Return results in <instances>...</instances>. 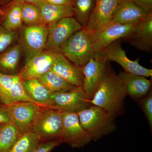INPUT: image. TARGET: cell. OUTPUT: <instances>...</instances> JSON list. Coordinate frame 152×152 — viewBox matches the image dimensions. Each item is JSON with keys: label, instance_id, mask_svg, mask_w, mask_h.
I'll return each instance as SVG.
<instances>
[{"label": "cell", "instance_id": "6da1fadb", "mask_svg": "<svg viewBox=\"0 0 152 152\" xmlns=\"http://www.w3.org/2000/svg\"><path fill=\"white\" fill-rule=\"evenodd\" d=\"M126 96L122 81L108 65L100 84L88 102L91 105L104 109L115 118L121 112Z\"/></svg>", "mask_w": 152, "mask_h": 152}, {"label": "cell", "instance_id": "7a4b0ae2", "mask_svg": "<svg viewBox=\"0 0 152 152\" xmlns=\"http://www.w3.org/2000/svg\"><path fill=\"white\" fill-rule=\"evenodd\" d=\"M97 53L94 33L83 28L71 36L61 53L76 65L83 66Z\"/></svg>", "mask_w": 152, "mask_h": 152}, {"label": "cell", "instance_id": "3957f363", "mask_svg": "<svg viewBox=\"0 0 152 152\" xmlns=\"http://www.w3.org/2000/svg\"><path fill=\"white\" fill-rule=\"evenodd\" d=\"M77 114L82 126L94 141L116 129L114 117L100 107L92 105Z\"/></svg>", "mask_w": 152, "mask_h": 152}, {"label": "cell", "instance_id": "277c9868", "mask_svg": "<svg viewBox=\"0 0 152 152\" xmlns=\"http://www.w3.org/2000/svg\"><path fill=\"white\" fill-rule=\"evenodd\" d=\"M62 125V112L42 107L31 130L39 137L42 142L59 140Z\"/></svg>", "mask_w": 152, "mask_h": 152}, {"label": "cell", "instance_id": "5b68a950", "mask_svg": "<svg viewBox=\"0 0 152 152\" xmlns=\"http://www.w3.org/2000/svg\"><path fill=\"white\" fill-rule=\"evenodd\" d=\"M48 27V40L45 50L56 53H61L62 48L70 37L83 28L74 17L61 19Z\"/></svg>", "mask_w": 152, "mask_h": 152}, {"label": "cell", "instance_id": "8992f818", "mask_svg": "<svg viewBox=\"0 0 152 152\" xmlns=\"http://www.w3.org/2000/svg\"><path fill=\"white\" fill-rule=\"evenodd\" d=\"M19 43L28 59L45 49L48 37V27L41 24L23 25L19 29Z\"/></svg>", "mask_w": 152, "mask_h": 152}, {"label": "cell", "instance_id": "52a82bcc", "mask_svg": "<svg viewBox=\"0 0 152 152\" xmlns=\"http://www.w3.org/2000/svg\"><path fill=\"white\" fill-rule=\"evenodd\" d=\"M107 59L101 52H97L83 66L84 75L82 88L90 100L103 79L108 66Z\"/></svg>", "mask_w": 152, "mask_h": 152}, {"label": "cell", "instance_id": "ba28073f", "mask_svg": "<svg viewBox=\"0 0 152 152\" xmlns=\"http://www.w3.org/2000/svg\"><path fill=\"white\" fill-rule=\"evenodd\" d=\"M59 140L73 148H81L92 141L80 124L77 113L70 112H63L62 129Z\"/></svg>", "mask_w": 152, "mask_h": 152}, {"label": "cell", "instance_id": "9c48e42d", "mask_svg": "<svg viewBox=\"0 0 152 152\" xmlns=\"http://www.w3.org/2000/svg\"><path fill=\"white\" fill-rule=\"evenodd\" d=\"M11 122L21 134L31 130L42 107L31 102H21L6 105Z\"/></svg>", "mask_w": 152, "mask_h": 152}, {"label": "cell", "instance_id": "30bf717a", "mask_svg": "<svg viewBox=\"0 0 152 152\" xmlns=\"http://www.w3.org/2000/svg\"><path fill=\"white\" fill-rule=\"evenodd\" d=\"M81 87L67 91L53 93L51 104L49 107L62 112L77 113L91 105Z\"/></svg>", "mask_w": 152, "mask_h": 152}, {"label": "cell", "instance_id": "8fae6325", "mask_svg": "<svg viewBox=\"0 0 152 152\" xmlns=\"http://www.w3.org/2000/svg\"><path fill=\"white\" fill-rule=\"evenodd\" d=\"M101 52L107 58L108 61L115 62L119 64L128 73L151 77L152 70L142 66L139 64V59L133 61L128 58L126 52L122 48L120 40L109 45Z\"/></svg>", "mask_w": 152, "mask_h": 152}, {"label": "cell", "instance_id": "7c38bea8", "mask_svg": "<svg viewBox=\"0 0 152 152\" xmlns=\"http://www.w3.org/2000/svg\"><path fill=\"white\" fill-rule=\"evenodd\" d=\"M57 53L45 50L27 59L19 73L22 80L38 79L51 69Z\"/></svg>", "mask_w": 152, "mask_h": 152}, {"label": "cell", "instance_id": "4fadbf2b", "mask_svg": "<svg viewBox=\"0 0 152 152\" xmlns=\"http://www.w3.org/2000/svg\"><path fill=\"white\" fill-rule=\"evenodd\" d=\"M122 1L96 0L94 8L86 29L95 32L110 24L113 15Z\"/></svg>", "mask_w": 152, "mask_h": 152}, {"label": "cell", "instance_id": "5bb4252c", "mask_svg": "<svg viewBox=\"0 0 152 152\" xmlns=\"http://www.w3.org/2000/svg\"><path fill=\"white\" fill-rule=\"evenodd\" d=\"M124 40L140 51L152 52V13L136 25L132 32Z\"/></svg>", "mask_w": 152, "mask_h": 152}, {"label": "cell", "instance_id": "9a60e30c", "mask_svg": "<svg viewBox=\"0 0 152 152\" xmlns=\"http://www.w3.org/2000/svg\"><path fill=\"white\" fill-rule=\"evenodd\" d=\"M137 23L125 25L112 23L99 31L93 32L96 52H102L115 41L126 37Z\"/></svg>", "mask_w": 152, "mask_h": 152}, {"label": "cell", "instance_id": "2e32d148", "mask_svg": "<svg viewBox=\"0 0 152 152\" xmlns=\"http://www.w3.org/2000/svg\"><path fill=\"white\" fill-rule=\"evenodd\" d=\"M51 70L71 84L83 86L84 75L83 66L76 65L62 53H57Z\"/></svg>", "mask_w": 152, "mask_h": 152}, {"label": "cell", "instance_id": "e0dca14e", "mask_svg": "<svg viewBox=\"0 0 152 152\" xmlns=\"http://www.w3.org/2000/svg\"><path fill=\"white\" fill-rule=\"evenodd\" d=\"M151 13H147L132 2L123 0L114 12L111 23L125 25L137 23Z\"/></svg>", "mask_w": 152, "mask_h": 152}, {"label": "cell", "instance_id": "ac0fdd59", "mask_svg": "<svg viewBox=\"0 0 152 152\" xmlns=\"http://www.w3.org/2000/svg\"><path fill=\"white\" fill-rule=\"evenodd\" d=\"M124 86L127 95L133 98H143L150 92L151 81L143 76L121 72L118 75Z\"/></svg>", "mask_w": 152, "mask_h": 152}, {"label": "cell", "instance_id": "d6986e66", "mask_svg": "<svg viewBox=\"0 0 152 152\" xmlns=\"http://www.w3.org/2000/svg\"><path fill=\"white\" fill-rule=\"evenodd\" d=\"M23 3L12 0L0 7V23L6 29L18 31L23 25L22 7Z\"/></svg>", "mask_w": 152, "mask_h": 152}, {"label": "cell", "instance_id": "ffe728a7", "mask_svg": "<svg viewBox=\"0 0 152 152\" xmlns=\"http://www.w3.org/2000/svg\"><path fill=\"white\" fill-rule=\"evenodd\" d=\"M27 95L34 103L42 107H49L51 104L53 93L37 79L23 81Z\"/></svg>", "mask_w": 152, "mask_h": 152}, {"label": "cell", "instance_id": "44dd1931", "mask_svg": "<svg viewBox=\"0 0 152 152\" xmlns=\"http://www.w3.org/2000/svg\"><path fill=\"white\" fill-rule=\"evenodd\" d=\"M40 10L42 23L48 25L64 18L74 17L72 6H60L48 4L43 0L37 5Z\"/></svg>", "mask_w": 152, "mask_h": 152}, {"label": "cell", "instance_id": "7402d4cb", "mask_svg": "<svg viewBox=\"0 0 152 152\" xmlns=\"http://www.w3.org/2000/svg\"><path fill=\"white\" fill-rule=\"evenodd\" d=\"M23 52L18 43L9 47L0 54V72L6 75H17L16 72Z\"/></svg>", "mask_w": 152, "mask_h": 152}, {"label": "cell", "instance_id": "603a6c76", "mask_svg": "<svg viewBox=\"0 0 152 152\" xmlns=\"http://www.w3.org/2000/svg\"><path fill=\"white\" fill-rule=\"evenodd\" d=\"M38 79L53 93L67 91L77 87L68 83L51 69Z\"/></svg>", "mask_w": 152, "mask_h": 152}, {"label": "cell", "instance_id": "cb8c5ba5", "mask_svg": "<svg viewBox=\"0 0 152 152\" xmlns=\"http://www.w3.org/2000/svg\"><path fill=\"white\" fill-rule=\"evenodd\" d=\"M41 142L36 133L29 131L21 135L9 152H34Z\"/></svg>", "mask_w": 152, "mask_h": 152}, {"label": "cell", "instance_id": "d4e9b609", "mask_svg": "<svg viewBox=\"0 0 152 152\" xmlns=\"http://www.w3.org/2000/svg\"><path fill=\"white\" fill-rule=\"evenodd\" d=\"M95 3L96 0H73L74 18L84 28L88 25Z\"/></svg>", "mask_w": 152, "mask_h": 152}, {"label": "cell", "instance_id": "484cf974", "mask_svg": "<svg viewBox=\"0 0 152 152\" xmlns=\"http://www.w3.org/2000/svg\"><path fill=\"white\" fill-rule=\"evenodd\" d=\"M20 133L12 122L0 125V152H9Z\"/></svg>", "mask_w": 152, "mask_h": 152}, {"label": "cell", "instance_id": "4316f807", "mask_svg": "<svg viewBox=\"0 0 152 152\" xmlns=\"http://www.w3.org/2000/svg\"><path fill=\"white\" fill-rule=\"evenodd\" d=\"M20 79L21 77L18 74L6 75L0 72V101L5 105L10 104L11 91Z\"/></svg>", "mask_w": 152, "mask_h": 152}, {"label": "cell", "instance_id": "83f0119b", "mask_svg": "<svg viewBox=\"0 0 152 152\" xmlns=\"http://www.w3.org/2000/svg\"><path fill=\"white\" fill-rule=\"evenodd\" d=\"M22 16L25 25L32 26L42 24L39 8L34 4L23 3Z\"/></svg>", "mask_w": 152, "mask_h": 152}, {"label": "cell", "instance_id": "f1b7e54d", "mask_svg": "<svg viewBox=\"0 0 152 152\" xmlns=\"http://www.w3.org/2000/svg\"><path fill=\"white\" fill-rule=\"evenodd\" d=\"M18 39V31H8L0 23V54Z\"/></svg>", "mask_w": 152, "mask_h": 152}, {"label": "cell", "instance_id": "f546056e", "mask_svg": "<svg viewBox=\"0 0 152 152\" xmlns=\"http://www.w3.org/2000/svg\"><path fill=\"white\" fill-rule=\"evenodd\" d=\"M142 108L143 110L150 127L152 126V91L150 92L141 101Z\"/></svg>", "mask_w": 152, "mask_h": 152}, {"label": "cell", "instance_id": "4dcf8cb0", "mask_svg": "<svg viewBox=\"0 0 152 152\" xmlns=\"http://www.w3.org/2000/svg\"><path fill=\"white\" fill-rule=\"evenodd\" d=\"M61 143L59 140L42 142L34 152H50Z\"/></svg>", "mask_w": 152, "mask_h": 152}, {"label": "cell", "instance_id": "1f68e13d", "mask_svg": "<svg viewBox=\"0 0 152 152\" xmlns=\"http://www.w3.org/2000/svg\"><path fill=\"white\" fill-rule=\"evenodd\" d=\"M135 4L137 5L147 13L152 12V0H128Z\"/></svg>", "mask_w": 152, "mask_h": 152}, {"label": "cell", "instance_id": "d6a6232c", "mask_svg": "<svg viewBox=\"0 0 152 152\" xmlns=\"http://www.w3.org/2000/svg\"><path fill=\"white\" fill-rule=\"evenodd\" d=\"M11 121L9 112L6 106L0 107V125Z\"/></svg>", "mask_w": 152, "mask_h": 152}, {"label": "cell", "instance_id": "836d02e7", "mask_svg": "<svg viewBox=\"0 0 152 152\" xmlns=\"http://www.w3.org/2000/svg\"><path fill=\"white\" fill-rule=\"evenodd\" d=\"M46 2L51 4L60 6H72L73 0H44Z\"/></svg>", "mask_w": 152, "mask_h": 152}, {"label": "cell", "instance_id": "e575fe53", "mask_svg": "<svg viewBox=\"0 0 152 152\" xmlns=\"http://www.w3.org/2000/svg\"><path fill=\"white\" fill-rule=\"evenodd\" d=\"M18 1L20 2L23 3H28L34 4L37 5L40 2L43 0H15Z\"/></svg>", "mask_w": 152, "mask_h": 152}, {"label": "cell", "instance_id": "d590c367", "mask_svg": "<svg viewBox=\"0 0 152 152\" xmlns=\"http://www.w3.org/2000/svg\"><path fill=\"white\" fill-rule=\"evenodd\" d=\"M12 0H0V7H3L8 4Z\"/></svg>", "mask_w": 152, "mask_h": 152}]
</instances>
